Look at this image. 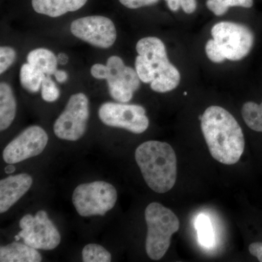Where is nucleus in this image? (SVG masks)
I'll use <instances>...</instances> for the list:
<instances>
[{
  "mask_svg": "<svg viewBox=\"0 0 262 262\" xmlns=\"http://www.w3.org/2000/svg\"><path fill=\"white\" fill-rule=\"evenodd\" d=\"M201 129L211 156L225 165L237 163L244 154L242 128L232 114L219 106L206 108L201 118Z\"/></svg>",
  "mask_w": 262,
  "mask_h": 262,
  "instance_id": "1",
  "label": "nucleus"
},
{
  "mask_svg": "<svg viewBox=\"0 0 262 262\" xmlns=\"http://www.w3.org/2000/svg\"><path fill=\"white\" fill-rule=\"evenodd\" d=\"M58 61L61 64H66L68 62V56L65 53H60L58 56Z\"/></svg>",
  "mask_w": 262,
  "mask_h": 262,
  "instance_id": "30",
  "label": "nucleus"
},
{
  "mask_svg": "<svg viewBox=\"0 0 262 262\" xmlns=\"http://www.w3.org/2000/svg\"><path fill=\"white\" fill-rule=\"evenodd\" d=\"M16 52L10 47L0 48V73L3 74L14 63Z\"/></svg>",
  "mask_w": 262,
  "mask_h": 262,
  "instance_id": "24",
  "label": "nucleus"
},
{
  "mask_svg": "<svg viewBox=\"0 0 262 262\" xmlns=\"http://www.w3.org/2000/svg\"><path fill=\"white\" fill-rule=\"evenodd\" d=\"M48 136L42 127H27L5 148L3 153L5 163L15 164L40 155L46 149Z\"/></svg>",
  "mask_w": 262,
  "mask_h": 262,
  "instance_id": "12",
  "label": "nucleus"
},
{
  "mask_svg": "<svg viewBox=\"0 0 262 262\" xmlns=\"http://www.w3.org/2000/svg\"><path fill=\"white\" fill-rule=\"evenodd\" d=\"M139 56L135 61L136 71L144 83H150L155 92L173 91L181 80L179 71L170 61L163 41L159 38H142L136 44Z\"/></svg>",
  "mask_w": 262,
  "mask_h": 262,
  "instance_id": "2",
  "label": "nucleus"
},
{
  "mask_svg": "<svg viewBox=\"0 0 262 262\" xmlns=\"http://www.w3.org/2000/svg\"><path fill=\"white\" fill-rule=\"evenodd\" d=\"M122 5L130 9H137L158 3L159 0H119Z\"/></svg>",
  "mask_w": 262,
  "mask_h": 262,
  "instance_id": "26",
  "label": "nucleus"
},
{
  "mask_svg": "<svg viewBox=\"0 0 262 262\" xmlns=\"http://www.w3.org/2000/svg\"><path fill=\"white\" fill-rule=\"evenodd\" d=\"M42 256L36 248L26 244L12 243L0 248L1 262H39Z\"/></svg>",
  "mask_w": 262,
  "mask_h": 262,
  "instance_id": "15",
  "label": "nucleus"
},
{
  "mask_svg": "<svg viewBox=\"0 0 262 262\" xmlns=\"http://www.w3.org/2000/svg\"><path fill=\"white\" fill-rule=\"evenodd\" d=\"M19 226L21 231L18 234L24 244L36 249L53 250L61 242V234L46 211H39L35 215H24Z\"/></svg>",
  "mask_w": 262,
  "mask_h": 262,
  "instance_id": "9",
  "label": "nucleus"
},
{
  "mask_svg": "<svg viewBox=\"0 0 262 262\" xmlns=\"http://www.w3.org/2000/svg\"><path fill=\"white\" fill-rule=\"evenodd\" d=\"M46 76L30 63H24L20 70V84L29 92L36 93L42 87V81Z\"/></svg>",
  "mask_w": 262,
  "mask_h": 262,
  "instance_id": "18",
  "label": "nucleus"
},
{
  "mask_svg": "<svg viewBox=\"0 0 262 262\" xmlns=\"http://www.w3.org/2000/svg\"><path fill=\"white\" fill-rule=\"evenodd\" d=\"M181 1L182 0H165L169 9L173 12L177 11L181 8Z\"/></svg>",
  "mask_w": 262,
  "mask_h": 262,
  "instance_id": "28",
  "label": "nucleus"
},
{
  "mask_svg": "<svg viewBox=\"0 0 262 262\" xmlns=\"http://www.w3.org/2000/svg\"><path fill=\"white\" fill-rule=\"evenodd\" d=\"M54 75L56 77L57 82H61V83L66 82L67 80V77H68L67 72L61 70H57Z\"/></svg>",
  "mask_w": 262,
  "mask_h": 262,
  "instance_id": "29",
  "label": "nucleus"
},
{
  "mask_svg": "<svg viewBox=\"0 0 262 262\" xmlns=\"http://www.w3.org/2000/svg\"><path fill=\"white\" fill-rule=\"evenodd\" d=\"M248 250L252 256L257 258L260 262H262V243H253L250 245Z\"/></svg>",
  "mask_w": 262,
  "mask_h": 262,
  "instance_id": "27",
  "label": "nucleus"
},
{
  "mask_svg": "<svg viewBox=\"0 0 262 262\" xmlns=\"http://www.w3.org/2000/svg\"><path fill=\"white\" fill-rule=\"evenodd\" d=\"M144 215L147 225L146 253L151 259H161L170 247L172 235L179 231V218L171 210L156 202L146 207Z\"/></svg>",
  "mask_w": 262,
  "mask_h": 262,
  "instance_id": "4",
  "label": "nucleus"
},
{
  "mask_svg": "<svg viewBox=\"0 0 262 262\" xmlns=\"http://www.w3.org/2000/svg\"><path fill=\"white\" fill-rule=\"evenodd\" d=\"M117 200L115 187L102 181L80 184L72 194L76 211L82 217L106 214L115 207Z\"/></svg>",
  "mask_w": 262,
  "mask_h": 262,
  "instance_id": "6",
  "label": "nucleus"
},
{
  "mask_svg": "<svg viewBox=\"0 0 262 262\" xmlns=\"http://www.w3.org/2000/svg\"><path fill=\"white\" fill-rule=\"evenodd\" d=\"M213 39L220 46L226 59L239 61L247 56L254 43V34L244 24L222 21L211 29Z\"/></svg>",
  "mask_w": 262,
  "mask_h": 262,
  "instance_id": "7",
  "label": "nucleus"
},
{
  "mask_svg": "<svg viewBox=\"0 0 262 262\" xmlns=\"http://www.w3.org/2000/svg\"><path fill=\"white\" fill-rule=\"evenodd\" d=\"M195 228L200 244L206 248L213 247L215 237L210 219L204 214L198 215L195 221Z\"/></svg>",
  "mask_w": 262,
  "mask_h": 262,
  "instance_id": "20",
  "label": "nucleus"
},
{
  "mask_svg": "<svg viewBox=\"0 0 262 262\" xmlns=\"http://www.w3.org/2000/svg\"><path fill=\"white\" fill-rule=\"evenodd\" d=\"M242 116L251 130L262 132V101L260 104L252 101L245 103L242 108Z\"/></svg>",
  "mask_w": 262,
  "mask_h": 262,
  "instance_id": "19",
  "label": "nucleus"
},
{
  "mask_svg": "<svg viewBox=\"0 0 262 262\" xmlns=\"http://www.w3.org/2000/svg\"><path fill=\"white\" fill-rule=\"evenodd\" d=\"M82 260L84 262H110L112 261V255L103 246L91 244L82 249Z\"/></svg>",
  "mask_w": 262,
  "mask_h": 262,
  "instance_id": "22",
  "label": "nucleus"
},
{
  "mask_svg": "<svg viewBox=\"0 0 262 262\" xmlns=\"http://www.w3.org/2000/svg\"><path fill=\"white\" fill-rule=\"evenodd\" d=\"M91 73L94 78L107 81L110 94L118 102H129L140 87L141 80L136 71L126 67L118 56L110 57L106 65L94 64Z\"/></svg>",
  "mask_w": 262,
  "mask_h": 262,
  "instance_id": "5",
  "label": "nucleus"
},
{
  "mask_svg": "<svg viewBox=\"0 0 262 262\" xmlns=\"http://www.w3.org/2000/svg\"><path fill=\"white\" fill-rule=\"evenodd\" d=\"M20 238H21V237H20V236L18 235V234H17V235L15 236V241H20Z\"/></svg>",
  "mask_w": 262,
  "mask_h": 262,
  "instance_id": "32",
  "label": "nucleus"
},
{
  "mask_svg": "<svg viewBox=\"0 0 262 262\" xmlns=\"http://www.w3.org/2000/svg\"><path fill=\"white\" fill-rule=\"evenodd\" d=\"M90 116L89 98L84 94L72 95L55 122V135L63 140L75 141L83 136Z\"/></svg>",
  "mask_w": 262,
  "mask_h": 262,
  "instance_id": "8",
  "label": "nucleus"
},
{
  "mask_svg": "<svg viewBox=\"0 0 262 262\" xmlns=\"http://www.w3.org/2000/svg\"><path fill=\"white\" fill-rule=\"evenodd\" d=\"M253 0H207L206 5L217 16L225 15L231 7L250 8L253 6Z\"/></svg>",
  "mask_w": 262,
  "mask_h": 262,
  "instance_id": "21",
  "label": "nucleus"
},
{
  "mask_svg": "<svg viewBox=\"0 0 262 262\" xmlns=\"http://www.w3.org/2000/svg\"><path fill=\"white\" fill-rule=\"evenodd\" d=\"M33 184L27 173L10 176L0 181V213L8 211L26 194Z\"/></svg>",
  "mask_w": 262,
  "mask_h": 262,
  "instance_id": "13",
  "label": "nucleus"
},
{
  "mask_svg": "<svg viewBox=\"0 0 262 262\" xmlns=\"http://www.w3.org/2000/svg\"><path fill=\"white\" fill-rule=\"evenodd\" d=\"M42 98L47 102H54L60 96L59 89L50 75H46L42 83Z\"/></svg>",
  "mask_w": 262,
  "mask_h": 262,
  "instance_id": "23",
  "label": "nucleus"
},
{
  "mask_svg": "<svg viewBox=\"0 0 262 262\" xmlns=\"http://www.w3.org/2000/svg\"><path fill=\"white\" fill-rule=\"evenodd\" d=\"M98 116L108 126L120 127L136 134H142L149 125L145 108L139 105L104 103L98 110Z\"/></svg>",
  "mask_w": 262,
  "mask_h": 262,
  "instance_id": "10",
  "label": "nucleus"
},
{
  "mask_svg": "<svg viewBox=\"0 0 262 262\" xmlns=\"http://www.w3.org/2000/svg\"><path fill=\"white\" fill-rule=\"evenodd\" d=\"M88 0H32L33 9L39 14L57 18L80 10Z\"/></svg>",
  "mask_w": 262,
  "mask_h": 262,
  "instance_id": "14",
  "label": "nucleus"
},
{
  "mask_svg": "<svg viewBox=\"0 0 262 262\" xmlns=\"http://www.w3.org/2000/svg\"><path fill=\"white\" fill-rule=\"evenodd\" d=\"M136 161L143 178L155 192H168L175 185L177 177V158L168 143L149 141L136 150Z\"/></svg>",
  "mask_w": 262,
  "mask_h": 262,
  "instance_id": "3",
  "label": "nucleus"
},
{
  "mask_svg": "<svg viewBox=\"0 0 262 262\" xmlns=\"http://www.w3.org/2000/svg\"><path fill=\"white\" fill-rule=\"evenodd\" d=\"M70 29L76 37L95 47L110 48L117 39L115 24L110 18L99 15L77 19L71 24Z\"/></svg>",
  "mask_w": 262,
  "mask_h": 262,
  "instance_id": "11",
  "label": "nucleus"
},
{
  "mask_svg": "<svg viewBox=\"0 0 262 262\" xmlns=\"http://www.w3.org/2000/svg\"><path fill=\"white\" fill-rule=\"evenodd\" d=\"M27 61L46 75H54L57 71L58 58L53 52L45 48L33 50L29 53Z\"/></svg>",
  "mask_w": 262,
  "mask_h": 262,
  "instance_id": "17",
  "label": "nucleus"
},
{
  "mask_svg": "<svg viewBox=\"0 0 262 262\" xmlns=\"http://www.w3.org/2000/svg\"><path fill=\"white\" fill-rule=\"evenodd\" d=\"M15 168L13 164H9V165L5 168V171L6 173H13V172H15Z\"/></svg>",
  "mask_w": 262,
  "mask_h": 262,
  "instance_id": "31",
  "label": "nucleus"
},
{
  "mask_svg": "<svg viewBox=\"0 0 262 262\" xmlns=\"http://www.w3.org/2000/svg\"><path fill=\"white\" fill-rule=\"evenodd\" d=\"M16 113V101L9 84H0V130H6L13 123Z\"/></svg>",
  "mask_w": 262,
  "mask_h": 262,
  "instance_id": "16",
  "label": "nucleus"
},
{
  "mask_svg": "<svg viewBox=\"0 0 262 262\" xmlns=\"http://www.w3.org/2000/svg\"><path fill=\"white\" fill-rule=\"evenodd\" d=\"M207 56L213 63H222L225 61L226 57L220 49V46L215 42L214 39H209L206 45Z\"/></svg>",
  "mask_w": 262,
  "mask_h": 262,
  "instance_id": "25",
  "label": "nucleus"
}]
</instances>
